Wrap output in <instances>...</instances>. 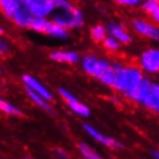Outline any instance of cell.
<instances>
[{"label":"cell","mask_w":159,"mask_h":159,"mask_svg":"<svg viewBox=\"0 0 159 159\" xmlns=\"http://www.w3.org/2000/svg\"><path fill=\"white\" fill-rule=\"evenodd\" d=\"M113 64H114V79L111 89L122 94L123 97L128 98L130 93L144 79L145 73L139 66L123 65L119 62H113Z\"/></svg>","instance_id":"obj_1"},{"label":"cell","mask_w":159,"mask_h":159,"mask_svg":"<svg viewBox=\"0 0 159 159\" xmlns=\"http://www.w3.org/2000/svg\"><path fill=\"white\" fill-rule=\"evenodd\" d=\"M50 19L55 23L66 28L70 31L80 29L85 25L84 12L75 4L67 8L55 9V12L50 16Z\"/></svg>","instance_id":"obj_2"},{"label":"cell","mask_w":159,"mask_h":159,"mask_svg":"<svg viewBox=\"0 0 159 159\" xmlns=\"http://www.w3.org/2000/svg\"><path fill=\"white\" fill-rule=\"evenodd\" d=\"M109 59L103 57H99L94 53H87L80 59V66L85 73L92 78L99 79V77L105 72L111 65Z\"/></svg>","instance_id":"obj_3"},{"label":"cell","mask_w":159,"mask_h":159,"mask_svg":"<svg viewBox=\"0 0 159 159\" xmlns=\"http://www.w3.org/2000/svg\"><path fill=\"white\" fill-rule=\"evenodd\" d=\"M138 66L149 75H159V48H149L138 57Z\"/></svg>","instance_id":"obj_4"},{"label":"cell","mask_w":159,"mask_h":159,"mask_svg":"<svg viewBox=\"0 0 159 159\" xmlns=\"http://www.w3.org/2000/svg\"><path fill=\"white\" fill-rule=\"evenodd\" d=\"M83 129H84L85 133L87 134L93 141H95L97 143L101 144L105 148H108V149H111V150H121V149L124 148V145L120 141L115 139V138H113L111 136H107L105 134H102L101 131H99L97 128H94L91 124L84 123L83 124Z\"/></svg>","instance_id":"obj_5"},{"label":"cell","mask_w":159,"mask_h":159,"mask_svg":"<svg viewBox=\"0 0 159 159\" xmlns=\"http://www.w3.org/2000/svg\"><path fill=\"white\" fill-rule=\"evenodd\" d=\"M131 28L135 33L142 37H145L148 40L153 41L159 43V27L155 26L150 21H146L144 19H134L131 21Z\"/></svg>","instance_id":"obj_6"},{"label":"cell","mask_w":159,"mask_h":159,"mask_svg":"<svg viewBox=\"0 0 159 159\" xmlns=\"http://www.w3.org/2000/svg\"><path fill=\"white\" fill-rule=\"evenodd\" d=\"M33 16L34 15L29 11L26 1L25 0H16L13 13H12V16L9 20L12 21L14 26H16L18 28H26L27 29V27L31 21Z\"/></svg>","instance_id":"obj_7"},{"label":"cell","mask_w":159,"mask_h":159,"mask_svg":"<svg viewBox=\"0 0 159 159\" xmlns=\"http://www.w3.org/2000/svg\"><path fill=\"white\" fill-rule=\"evenodd\" d=\"M34 16L50 18L55 12L53 0H25Z\"/></svg>","instance_id":"obj_8"},{"label":"cell","mask_w":159,"mask_h":159,"mask_svg":"<svg viewBox=\"0 0 159 159\" xmlns=\"http://www.w3.org/2000/svg\"><path fill=\"white\" fill-rule=\"evenodd\" d=\"M49 58L58 64H65V65H75L79 64L81 56L75 50L70 49H57L49 53Z\"/></svg>","instance_id":"obj_9"},{"label":"cell","mask_w":159,"mask_h":159,"mask_svg":"<svg viewBox=\"0 0 159 159\" xmlns=\"http://www.w3.org/2000/svg\"><path fill=\"white\" fill-rule=\"evenodd\" d=\"M138 105H142L146 109L158 113L159 111V83L151 81L149 89H146Z\"/></svg>","instance_id":"obj_10"},{"label":"cell","mask_w":159,"mask_h":159,"mask_svg":"<svg viewBox=\"0 0 159 159\" xmlns=\"http://www.w3.org/2000/svg\"><path fill=\"white\" fill-rule=\"evenodd\" d=\"M21 81H22V84L25 85V87H27V89H31V91H34V92L37 93V94L42 95V97L45 98L47 100H49V101H52L53 100V95H52V93H51V91H50L41 80L35 78L34 75H23L22 77H21Z\"/></svg>","instance_id":"obj_11"},{"label":"cell","mask_w":159,"mask_h":159,"mask_svg":"<svg viewBox=\"0 0 159 159\" xmlns=\"http://www.w3.org/2000/svg\"><path fill=\"white\" fill-rule=\"evenodd\" d=\"M107 31H108V35L115 37L117 41H120L122 44H130L133 42V36L130 35L123 25L117 22H108L106 25Z\"/></svg>","instance_id":"obj_12"},{"label":"cell","mask_w":159,"mask_h":159,"mask_svg":"<svg viewBox=\"0 0 159 159\" xmlns=\"http://www.w3.org/2000/svg\"><path fill=\"white\" fill-rule=\"evenodd\" d=\"M25 92H26V95L28 97L29 101H30L31 103H34L36 107H39L40 109H42V111H45V113H48V114H51V115L55 114L53 106L50 103L51 101H49V100H47V99L43 98L42 95L37 94V93H35L34 91H31V89H27V87H25Z\"/></svg>","instance_id":"obj_13"},{"label":"cell","mask_w":159,"mask_h":159,"mask_svg":"<svg viewBox=\"0 0 159 159\" xmlns=\"http://www.w3.org/2000/svg\"><path fill=\"white\" fill-rule=\"evenodd\" d=\"M45 35L57 41H67L70 39V30L64 28V27L59 26L57 23H55L51 20V23L49 26L48 30L45 33Z\"/></svg>","instance_id":"obj_14"},{"label":"cell","mask_w":159,"mask_h":159,"mask_svg":"<svg viewBox=\"0 0 159 159\" xmlns=\"http://www.w3.org/2000/svg\"><path fill=\"white\" fill-rule=\"evenodd\" d=\"M51 23V19L50 18H43V16H33L31 21L29 22L27 29L37 33V34H42L45 35V33L48 30L49 26Z\"/></svg>","instance_id":"obj_15"},{"label":"cell","mask_w":159,"mask_h":159,"mask_svg":"<svg viewBox=\"0 0 159 159\" xmlns=\"http://www.w3.org/2000/svg\"><path fill=\"white\" fill-rule=\"evenodd\" d=\"M66 106L70 109L71 113H73V114L79 116V117L87 119V117L91 116V109H89V107L87 105H85L84 102L80 101L78 98L75 100L66 102Z\"/></svg>","instance_id":"obj_16"},{"label":"cell","mask_w":159,"mask_h":159,"mask_svg":"<svg viewBox=\"0 0 159 159\" xmlns=\"http://www.w3.org/2000/svg\"><path fill=\"white\" fill-rule=\"evenodd\" d=\"M77 150L79 155L85 159H101V155L94 149L92 145H89L86 142H79L77 144Z\"/></svg>","instance_id":"obj_17"},{"label":"cell","mask_w":159,"mask_h":159,"mask_svg":"<svg viewBox=\"0 0 159 159\" xmlns=\"http://www.w3.org/2000/svg\"><path fill=\"white\" fill-rule=\"evenodd\" d=\"M107 35H108L107 27L101 25V23L94 25L93 27L89 28V37L97 44H101L102 42H103V40L107 37Z\"/></svg>","instance_id":"obj_18"},{"label":"cell","mask_w":159,"mask_h":159,"mask_svg":"<svg viewBox=\"0 0 159 159\" xmlns=\"http://www.w3.org/2000/svg\"><path fill=\"white\" fill-rule=\"evenodd\" d=\"M141 7L148 15H150L151 19H152L156 23L159 25V1L144 0V1L142 2Z\"/></svg>","instance_id":"obj_19"},{"label":"cell","mask_w":159,"mask_h":159,"mask_svg":"<svg viewBox=\"0 0 159 159\" xmlns=\"http://www.w3.org/2000/svg\"><path fill=\"white\" fill-rule=\"evenodd\" d=\"M0 113L8 115V116H15V117H19V116L23 115V111L18 106L11 103V102H8L7 100L2 99V98H0Z\"/></svg>","instance_id":"obj_20"},{"label":"cell","mask_w":159,"mask_h":159,"mask_svg":"<svg viewBox=\"0 0 159 159\" xmlns=\"http://www.w3.org/2000/svg\"><path fill=\"white\" fill-rule=\"evenodd\" d=\"M101 44L107 51H109V52H116V51H119L120 49H121L122 43L120 41L116 40L115 37H113V36L107 35V37L103 40V42H102Z\"/></svg>","instance_id":"obj_21"},{"label":"cell","mask_w":159,"mask_h":159,"mask_svg":"<svg viewBox=\"0 0 159 159\" xmlns=\"http://www.w3.org/2000/svg\"><path fill=\"white\" fill-rule=\"evenodd\" d=\"M16 0H0V13L6 19H11Z\"/></svg>","instance_id":"obj_22"},{"label":"cell","mask_w":159,"mask_h":159,"mask_svg":"<svg viewBox=\"0 0 159 159\" xmlns=\"http://www.w3.org/2000/svg\"><path fill=\"white\" fill-rule=\"evenodd\" d=\"M57 92H58V95H59V98H61V99H62L65 103L77 99V97H75V94H73L72 92H70L69 89H66L65 87H59V89H57Z\"/></svg>","instance_id":"obj_23"},{"label":"cell","mask_w":159,"mask_h":159,"mask_svg":"<svg viewBox=\"0 0 159 159\" xmlns=\"http://www.w3.org/2000/svg\"><path fill=\"white\" fill-rule=\"evenodd\" d=\"M120 6L124 7H141L143 0H114Z\"/></svg>","instance_id":"obj_24"},{"label":"cell","mask_w":159,"mask_h":159,"mask_svg":"<svg viewBox=\"0 0 159 159\" xmlns=\"http://www.w3.org/2000/svg\"><path fill=\"white\" fill-rule=\"evenodd\" d=\"M52 155L58 159H67L70 156H69V152H67L65 149H63L61 146H57V148H53L52 149Z\"/></svg>","instance_id":"obj_25"},{"label":"cell","mask_w":159,"mask_h":159,"mask_svg":"<svg viewBox=\"0 0 159 159\" xmlns=\"http://www.w3.org/2000/svg\"><path fill=\"white\" fill-rule=\"evenodd\" d=\"M9 51H11V47H9L8 42L5 39H2L1 35H0V57L6 55V53H8Z\"/></svg>","instance_id":"obj_26"},{"label":"cell","mask_w":159,"mask_h":159,"mask_svg":"<svg viewBox=\"0 0 159 159\" xmlns=\"http://www.w3.org/2000/svg\"><path fill=\"white\" fill-rule=\"evenodd\" d=\"M150 155L152 158L155 159H159V150L158 149H155V150H151L150 151Z\"/></svg>","instance_id":"obj_27"},{"label":"cell","mask_w":159,"mask_h":159,"mask_svg":"<svg viewBox=\"0 0 159 159\" xmlns=\"http://www.w3.org/2000/svg\"><path fill=\"white\" fill-rule=\"evenodd\" d=\"M2 34H5V28L0 25V35H2Z\"/></svg>","instance_id":"obj_28"},{"label":"cell","mask_w":159,"mask_h":159,"mask_svg":"<svg viewBox=\"0 0 159 159\" xmlns=\"http://www.w3.org/2000/svg\"><path fill=\"white\" fill-rule=\"evenodd\" d=\"M1 77H2V69L0 67V79H1Z\"/></svg>","instance_id":"obj_29"},{"label":"cell","mask_w":159,"mask_h":159,"mask_svg":"<svg viewBox=\"0 0 159 159\" xmlns=\"http://www.w3.org/2000/svg\"><path fill=\"white\" fill-rule=\"evenodd\" d=\"M144 1V0H143ZM149 1H159V0H149Z\"/></svg>","instance_id":"obj_30"}]
</instances>
